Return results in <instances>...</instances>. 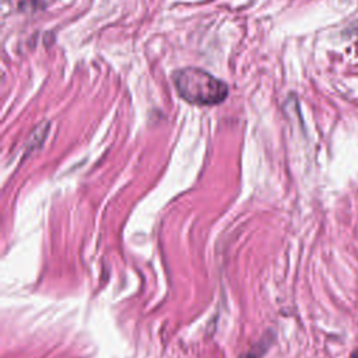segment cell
I'll return each instance as SVG.
<instances>
[{
  "label": "cell",
  "mask_w": 358,
  "mask_h": 358,
  "mask_svg": "<svg viewBox=\"0 0 358 358\" xmlns=\"http://www.w3.org/2000/svg\"><path fill=\"white\" fill-rule=\"evenodd\" d=\"M351 358H358V351L354 354V357H351Z\"/></svg>",
  "instance_id": "obj_2"
},
{
  "label": "cell",
  "mask_w": 358,
  "mask_h": 358,
  "mask_svg": "<svg viewBox=\"0 0 358 358\" xmlns=\"http://www.w3.org/2000/svg\"><path fill=\"white\" fill-rule=\"evenodd\" d=\"M173 83L179 95L194 105H215L227 98L228 87L210 73L186 67L173 74Z\"/></svg>",
  "instance_id": "obj_1"
}]
</instances>
